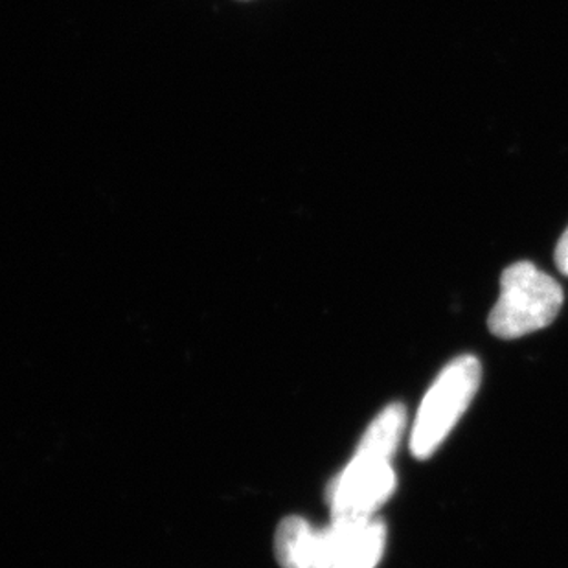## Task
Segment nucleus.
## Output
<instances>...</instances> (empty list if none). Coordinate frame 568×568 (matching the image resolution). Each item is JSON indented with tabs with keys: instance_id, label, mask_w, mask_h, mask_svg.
<instances>
[{
	"instance_id": "1",
	"label": "nucleus",
	"mask_w": 568,
	"mask_h": 568,
	"mask_svg": "<svg viewBox=\"0 0 568 568\" xmlns=\"http://www.w3.org/2000/svg\"><path fill=\"white\" fill-rule=\"evenodd\" d=\"M561 285L531 262L509 265L500 278V296L488 326L500 338H519L550 326L561 312Z\"/></svg>"
},
{
	"instance_id": "2",
	"label": "nucleus",
	"mask_w": 568,
	"mask_h": 568,
	"mask_svg": "<svg viewBox=\"0 0 568 568\" xmlns=\"http://www.w3.org/2000/svg\"><path fill=\"white\" fill-rule=\"evenodd\" d=\"M483 377L480 361L460 355L450 361L430 385L410 430V450L418 460H427L444 444L458 419L477 394Z\"/></svg>"
},
{
	"instance_id": "3",
	"label": "nucleus",
	"mask_w": 568,
	"mask_h": 568,
	"mask_svg": "<svg viewBox=\"0 0 568 568\" xmlns=\"http://www.w3.org/2000/svg\"><path fill=\"white\" fill-rule=\"evenodd\" d=\"M392 458L372 450L355 449L348 466L327 486L326 499L333 526H354L374 519L377 509L396 491Z\"/></svg>"
},
{
	"instance_id": "4",
	"label": "nucleus",
	"mask_w": 568,
	"mask_h": 568,
	"mask_svg": "<svg viewBox=\"0 0 568 568\" xmlns=\"http://www.w3.org/2000/svg\"><path fill=\"white\" fill-rule=\"evenodd\" d=\"M274 554L282 568H333L335 536L332 526L316 530L302 517H285L276 528Z\"/></svg>"
},
{
	"instance_id": "5",
	"label": "nucleus",
	"mask_w": 568,
	"mask_h": 568,
	"mask_svg": "<svg viewBox=\"0 0 568 568\" xmlns=\"http://www.w3.org/2000/svg\"><path fill=\"white\" fill-rule=\"evenodd\" d=\"M332 526L335 536L333 568H376L386 545L385 520L379 517L354 526Z\"/></svg>"
},
{
	"instance_id": "6",
	"label": "nucleus",
	"mask_w": 568,
	"mask_h": 568,
	"mask_svg": "<svg viewBox=\"0 0 568 568\" xmlns=\"http://www.w3.org/2000/svg\"><path fill=\"white\" fill-rule=\"evenodd\" d=\"M407 429V408L402 403H392L377 414L361 438L359 449L394 458Z\"/></svg>"
},
{
	"instance_id": "7",
	"label": "nucleus",
	"mask_w": 568,
	"mask_h": 568,
	"mask_svg": "<svg viewBox=\"0 0 568 568\" xmlns=\"http://www.w3.org/2000/svg\"><path fill=\"white\" fill-rule=\"evenodd\" d=\"M556 265L565 276H568V226L564 236L559 237L558 247H556Z\"/></svg>"
}]
</instances>
